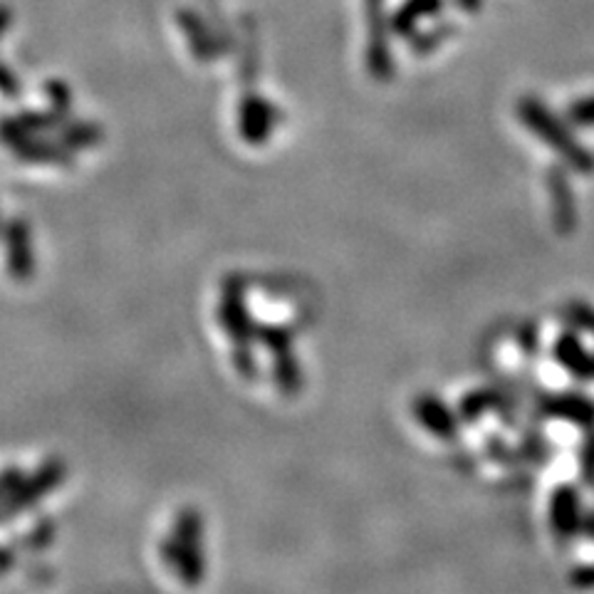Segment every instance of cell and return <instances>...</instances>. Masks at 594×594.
<instances>
[{
    "label": "cell",
    "mask_w": 594,
    "mask_h": 594,
    "mask_svg": "<svg viewBox=\"0 0 594 594\" xmlns=\"http://www.w3.org/2000/svg\"><path fill=\"white\" fill-rule=\"evenodd\" d=\"M580 468H582V479L587 485H594V431H590L584 436L582 451H580Z\"/></svg>",
    "instance_id": "cell-10"
},
{
    "label": "cell",
    "mask_w": 594,
    "mask_h": 594,
    "mask_svg": "<svg viewBox=\"0 0 594 594\" xmlns=\"http://www.w3.org/2000/svg\"><path fill=\"white\" fill-rule=\"evenodd\" d=\"M547 191H550L555 228L560 231L562 236H570V233L578 228V206H574L572 188L567 184L560 169H553L550 174H547Z\"/></svg>",
    "instance_id": "cell-4"
},
{
    "label": "cell",
    "mask_w": 594,
    "mask_h": 594,
    "mask_svg": "<svg viewBox=\"0 0 594 594\" xmlns=\"http://www.w3.org/2000/svg\"><path fill=\"white\" fill-rule=\"evenodd\" d=\"M562 314L574 330L587 332V335L594 337V308H592V305L582 302V300H572V302L565 305Z\"/></svg>",
    "instance_id": "cell-7"
},
{
    "label": "cell",
    "mask_w": 594,
    "mask_h": 594,
    "mask_svg": "<svg viewBox=\"0 0 594 594\" xmlns=\"http://www.w3.org/2000/svg\"><path fill=\"white\" fill-rule=\"evenodd\" d=\"M567 116H570V122L578 124V127H594V97L574 102L570 110H567Z\"/></svg>",
    "instance_id": "cell-9"
},
{
    "label": "cell",
    "mask_w": 594,
    "mask_h": 594,
    "mask_svg": "<svg viewBox=\"0 0 594 594\" xmlns=\"http://www.w3.org/2000/svg\"><path fill=\"white\" fill-rule=\"evenodd\" d=\"M518 114H520V122H523L530 132L537 134V137L543 139L553 151H557L567 164L582 171V174H592L594 159L590 151L580 147V144L570 137V132L565 129V124L557 122L555 116L537 102V99L533 97L520 99Z\"/></svg>",
    "instance_id": "cell-1"
},
{
    "label": "cell",
    "mask_w": 594,
    "mask_h": 594,
    "mask_svg": "<svg viewBox=\"0 0 594 594\" xmlns=\"http://www.w3.org/2000/svg\"><path fill=\"white\" fill-rule=\"evenodd\" d=\"M500 404H503L500 394L481 392V394H471V396H468L461 409H463V417L466 419H479L485 409H495V407H500Z\"/></svg>",
    "instance_id": "cell-8"
},
{
    "label": "cell",
    "mask_w": 594,
    "mask_h": 594,
    "mask_svg": "<svg viewBox=\"0 0 594 594\" xmlns=\"http://www.w3.org/2000/svg\"><path fill=\"white\" fill-rule=\"evenodd\" d=\"M555 359L557 364L565 367L567 372L578 376V380L592 382L594 380V355H590L580 337H574L572 332H565V335L555 342Z\"/></svg>",
    "instance_id": "cell-5"
},
{
    "label": "cell",
    "mask_w": 594,
    "mask_h": 594,
    "mask_svg": "<svg viewBox=\"0 0 594 594\" xmlns=\"http://www.w3.org/2000/svg\"><path fill=\"white\" fill-rule=\"evenodd\" d=\"M570 584H572V587H578V590H592L594 587V562L578 567V570H572Z\"/></svg>",
    "instance_id": "cell-11"
},
{
    "label": "cell",
    "mask_w": 594,
    "mask_h": 594,
    "mask_svg": "<svg viewBox=\"0 0 594 594\" xmlns=\"http://www.w3.org/2000/svg\"><path fill=\"white\" fill-rule=\"evenodd\" d=\"M419 413H421V421L434 431V434H438L441 438H454V434L458 431L456 421L451 413H448V409L444 407V404L438 401H431V399H424L419 407Z\"/></svg>",
    "instance_id": "cell-6"
},
{
    "label": "cell",
    "mask_w": 594,
    "mask_h": 594,
    "mask_svg": "<svg viewBox=\"0 0 594 594\" xmlns=\"http://www.w3.org/2000/svg\"><path fill=\"white\" fill-rule=\"evenodd\" d=\"M540 411L547 419H560L582 429L594 426V399L584 394H547L540 399Z\"/></svg>",
    "instance_id": "cell-2"
},
{
    "label": "cell",
    "mask_w": 594,
    "mask_h": 594,
    "mask_svg": "<svg viewBox=\"0 0 594 594\" xmlns=\"http://www.w3.org/2000/svg\"><path fill=\"white\" fill-rule=\"evenodd\" d=\"M550 525L555 537L560 543H567L580 533L582 516H580V493L572 485H560L550 498Z\"/></svg>",
    "instance_id": "cell-3"
},
{
    "label": "cell",
    "mask_w": 594,
    "mask_h": 594,
    "mask_svg": "<svg viewBox=\"0 0 594 594\" xmlns=\"http://www.w3.org/2000/svg\"><path fill=\"white\" fill-rule=\"evenodd\" d=\"M520 345H523V349L528 355L535 352V349H537V330L533 325L523 327V337H520Z\"/></svg>",
    "instance_id": "cell-12"
}]
</instances>
